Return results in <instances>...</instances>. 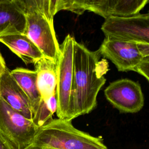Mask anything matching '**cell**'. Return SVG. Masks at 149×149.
I'll return each mask as SVG.
<instances>
[{
  "instance_id": "obj_1",
  "label": "cell",
  "mask_w": 149,
  "mask_h": 149,
  "mask_svg": "<svg viewBox=\"0 0 149 149\" xmlns=\"http://www.w3.org/2000/svg\"><path fill=\"white\" fill-rule=\"evenodd\" d=\"M101 56L98 50L91 51L75 41L71 100L73 119L97 107V95L106 81L104 74L108 70V62L100 59Z\"/></svg>"
},
{
  "instance_id": "obj_2",
  "label": "cell",
  "mask_w": 149,
  "mask_h": 149,
  "mask_svg": "<svg viewBox=\"0 0 149 149\" xmlns=\"http://www.w3.org/2000/svg\"><path fill=\"white\" fill-rule=\"evenodd\" d=\"M24 13L26 27L23 34L29 38L44 56L57 62L60 52L54 27L58 10V0H17Z\"/></svg>"
},
{
  "instance_id": "obj_3",
  "label": "cell",
  "mask_w": 149,
  "mask_h": 149,
  "mask_svg": "<svg viewBox=\"0 0 149 149\" xmlns=\"http://www.w3.org/2000/svg\"><path fill=\"white\" fill-rule=\"evenodd\" d=\"M40 149H108L103 140L81 131L72 121L52 119L37 130L31 146Z\"/></svg>"
},
{
  "instance_id": "obj_4",
  "label": "cell",
  "mask_w": 149,
  "mask_h": 149,
  "mask_svg": "<svg viewBox=\"0 0 149 149\" xmlns=\"http://www.w3.org/2000/svg\"><path fill=\"white\" fill-rule=\"evenodd\" d=\"M75 38L68 34L59 45L57 61L56 98L58 118L72 121V94L73 84V57Z\"/></svg>"
},
{
  "instance_id": "obj_5",
  "label": "cell",
  "mask_w": 149,
  "mask_h": 149,
  "mask_svg": "<svg viewBox=\"0 0 149 149\" xmlns=\"http://www.w3.org/2000/svg\"><path fill=\"white\" fill-rule=\"evenodd\" d=\"M38 127L11 108L0 97V136L11 149H27L33 145Z\"/></svg>"
},
{
  "instance_id": "obj_6",
  "label": "cell",
  "mask_w": 149,
  "mask_h": 149,
  "mask_svg": "<svg viewBox=\"0 0 149 149\" xmlns=\"http://www.w3.org/2000/svg\"><path fill=\"white\" fill-rule=\"evenodd\" d=\"M149 0H61V10L82 15L86 10L105 20L112 17H129L140 13Z\"/></svg>"
},
{
  "instance_id": "obj_7",
  "label": "cell",
  "mask_w": 149,
  "mask_h": 149,
  "mask_svg": "<svg viewBox=\"0 0 149 149\" xmlns=\"http://www.w3.org/2000/svg\"><path fill=\"white\" fill-rule=\"evenodd\" d=\"M98 50L101 55L109 59L119 71H133L149 54V44L106 36Z\"/></svg>"
},
{
  "instance_id": "obj_8",
  "label": "cell",
  "mask_w": 149,
  "mask_h": 149,
  "mask_svg": "<svg viewBox=\"0 0 149 149\" xmlns=\"http://www.w3.org/2000/svg\"><path fill=\"white\" fill-rule=\"evenodd\" d=\"M105 37L149 44V12L129 17H112L105 20L101 27Z\"/></svg>"
},
{
  "instance_id": "obj_9",
  "label": "cell",
  "mask_w": 149,
  "mask_h": 149,
  "mask_svg": "<svg viewBox=\"0 0 149 149\" xmlns=\"http://www.w3.org/2000/svg\"><path fill=\"white\" fill-rule=\"evenodd\" d=\"M104 94L108 101L122 113H137L144 104L140 84L129 79L111 82L104 90Z\"/></svg>"
},
{
  "instance_id": "obj_10",
  "label": "cell",
  "mask_w": 149,
  "mask_h": 149,
  "mask_svg": "<svg viewBox=\"0 0 149 149\" xmlns=\"http://www.w3.org/2000/svg\"><path fill=\"white\" fill-rule=\"evenodd\" d=\"M7 68L0 79V97L11 108L32 120L33 111L27 97Z\"/></svg>"
},
{
  "instance_id": "obj_11",
  "label": "cell",
  "mask_w": 149,
  "mask_h": 149,
  "mask_svg": "<svg viewBox=\"0 0 149 149\" xmlns=\"http://www.w3.org/2000/svg\"><path fill=\"white\" fill-rule=\"evenodd\" d=\"M25 27V15L17 0H0V37L23 33Z\"/></svg>"
},
{
  "instance_id": "obj_12",
  "label": "cell",
  "mask_w": 149,
  "mask_h": 149,
  "mask_svg": "<svg viewBox=\"0 0 149 149\" xmlns=\"http://www.w3.org/2000/svg\"><path fill=\"white\" fill-rule=\"evenodd\" d=\"M0 42L19 57L26 65H34L44 57L36 44L23 33L1 36Z\"/></svg>"
},
{
  "instance_id": "obj_13",
  "label": "cell",
  "mask_w": 149,
  "mask_h": 149,
  "mask_svg": "<svg viewBox=\"0 0 149 149\" xmlns=\"http://www.w3.org/2000/svg\"><path fill=\"white\" fill-rule=\"evenodd\" d=\"M34 69L41 98L45 100L56 94L57 62L43 57L34 64Z\"/></svg>"
},
{
  "instance_id": "obj_14",
  "label": "cell",
  "mask_w": 149,
  "mask_h": 149,
  "mask_svg": "<svg viewBox=\"0 0 149 149\" xmlns=\"http://www.w3.org/2000/svg\"><path fill=\"white\" fill-rule=\"evenodd\" d=\"M10 72L11 76L30 101L33 116L41 100L37 86V74L35 70L16 68Z\"/></svg>"
},
{
  "instance_id": "obj_15",
  "label": "cell",
  "mask_w": 149,
  "mask_h": 149,
  "mask_svg": "<svg viewBox=\"0 0 149 149\" xmlns=\"http://www.w3.org/2000/svg\"><path fill=\"white\" fill-rule=\"evenodd\" d=\"M56 110L57 98L56 94H55L45 100L41 99L32 120L39 128L52 119V116Z\"/></svg>"
},
{
  "instance_id": "obj_16",
  "label": "cell",
  "mask_w": 149,
  "mask_h": 149,
  "mask_svg": "<svg viewBox=\"0 0 149 149\" xmlns=\"http://www.w3.org/2000/svg\"><path fill=\"white\" fill-rule=\"evenodd\" d=\"M133 71L144 77L149 83V54L143 58L140 63L135 68Z\"/></svg>"
},
{
  "instance_id": "obj_17",
  "label": "cell",
  "mask_w": 149,
  "mask_h": 149,
  "mask_svg": "<svg viewBox=\"0 0 149 149\" xmlns=\"http://www.w3.org/2000/svg\"><path fill=\"white\" fill-rule=\"evenodd\" d=\"M7 68L5 59L0 52V79Z\"/></svg>"
},
{
  "instance_id": "obj_18",
  "label": "cell",
  "mask_w": 149,
  "mask_h": 149,
  "mask_svg": "<svg viewBox=\"0 0 149 149\" xmlns=\"http://www.w3.org/2000/svg\"><path fill=\"white\" fill-rule=\"evenodd\" d=\"M0 149H11L0 136Z\"/></svg>"
},
{
  "instance_id": "obj_19",
  "label": "cell",
  "mask_w": 149,
  "mask_h": 149,
  "mask_svg": "<svg viewBox=\"0 0 149 149\" xmlns=\"http://www.w3.org/2000/svg\"><path fill=\"white\" fill-rule=\"evenodd\" d=\"M27 149H40V148H36L34 147H33V146H30V147L27 148Z\"/></svg>"
}]
</instances>
